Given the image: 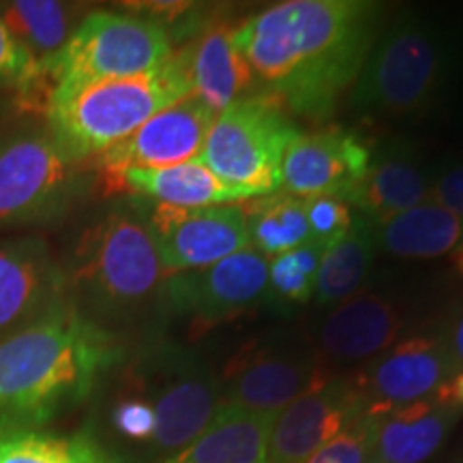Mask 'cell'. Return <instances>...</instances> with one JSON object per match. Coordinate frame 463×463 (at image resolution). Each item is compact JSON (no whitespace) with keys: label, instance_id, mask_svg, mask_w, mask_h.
<instances>
[{"label":"cell","instance_id":"6da1fadb","mask_svg":"<svg viewBox=\"0 0 463 463\" xmlns=\"http://www.w3.org/2000/svg\"><path fill=\"white\" fill-rule=\"evenodd\" d=\"M382 7L364 0H288L232 33L258 95L286 112L322 120L356 82L380 34Z\"/></svg>","mask_w":463,"mask_h":463},{"label":"cell","instance_id":"7a4b0ae2","mask_svg":"<svg viewBox=\"0 0 463 463\" xmlns=\"http://www.w3.org/2000/svg\"><path fill=\"white\" fill-rule=\"evenodd\" d=\"M120 356L114 335L69 300L0 341V431L37 430L84 402Z\"/></svg>","mask_w":463,"mask_h":463},{"label":"cell","instance_id":"3957f363","mask_svg":"<svg viewBox=\"0 0 463 463\" xmlns=\"http://www.w3.org/2000/svg\"><path fill=\"white\" fill-rule=\"evenodd\" d=\"M62 266L69 305L109 333L161 307L172 273L164 266L140 208L116 206L82 230Z\"/></svg>","mask_w":463,"mask_h":463},{"label":"cell","instance_id":"277c9868","mask_svg":"<svg viewBox=\"0 0 463 463\" xmlns=\"http://www.w3.org/2000/svg\"><path fill=\"white\" fill-rule=\"evenodd\" d=\"M191 92L181 52L153 71L58 89L45 106V125L75 161L99 157L161 109Z\"/></svg>","mask_w":463,"mask_h":463},{"label":"cell","instance_id":"5b68a950","mask_svg":"<svg viewBox=\"0 0 463 463\" xmlns=\"http://www.w3.org/2000/svg\"><path fill=\"white\" fill-rule=\"evenodd\" d=\"M453 52L442 31L416 15L397 17L369 50L350 89L363 118H414L436 106L450 80Z\"/></svg>","mask_w":463,"mask_h":463},{"label":"cell","instance_id":"8992f818","mask_svg":"<svg viewBox=\"0 0 463 463\" xmlns=\"http://www.w3.org/2000/svg\"><path fill=\"white\" fill-rule=\"evenodd\" d=\"M125 384L153 405L157 430L150 453L164 459L194 442L223 403L217 375L202 358L176 344L140 350L127 369Z\"/></svg>","mask_w":463,"mask_h":463},{"label":"cell","instance_id":"52a82bcc","mask_svg":"<svg viewBox=\"0 0 463 463\" xmlns=\"http://www.w3.org/2000/svg\"><path fill=\"white\" fill-rule=\"evenodd\" d=\"M82 187L75 161L48 125H20L0 133V230L54 222Z\"/></svg>","mask_w":463,"mask_h":463},{"label":"cell","instance_id":"ba28073f","mask_svg":"<svg viewBox=\"0 0 463 463\" xmlns=\"http://www.w3.org/2000/svg\"><path fill=\"white\" fill-rule=\"evenodd\" d=\"M298 133L279 101L251 95L217 116L198 161L222 183L260 198L281 189L283 155Z\"/></svg>","mask_w":463,"mask_h":463},{"label":"cell","instance_id":"9c48e42d","mask_svg":"<svg viewBox=\"0 0 463 463\" xmlns=\"http://www.w3.org/2000/svg\"><path fill=\"white\" fill-rule=\"evenodd\" d=\"M172 52L170 33L157 20L90 11L61 54L45 65V84L52 95L58 89L133 78L164 65Z\"/></svg>","mask_w":463,"mask_h":463},{"label":"cell","instance_id":"30bf717a","mask_svg":"<svg viewBox=\"0 0 463 463\" xmlns=\"http://www.w3.org/2000/svg\"><path fill=\"white\" fill-rule=\"evenodd\" d=\"M326 375L311 339L279 333L236 352L225 363L219 384L223 403L277 419L283 408Z\"/></svg>","mask_w":463,"mask_h":463},{"label":"cell","instance_id":"8fae6325","mask_svg":"<svg viewBox=\"0 0 463 463\" xmlns=\"http://www.w3.org/2000/svg\"><path fill=\"white\" fill-rule=\"evenodd\" d=\"M266 286L269 258L245 247L206 269L172 273L161 289V309L211 326L260 303Z\"/></svg>","mask_w":463,"mask_h":463},{"label":"cell","instance_id":"7c38bea8","mask_svg":"<svg viewBox=\"0 0 463 463\" xmlns=\"http://www.w3.org/2000/svg\"><path fill=\"white\" fill-rule=\"evenodd\" d=\"M142 215L170 273L206 269L249 247L241 204L181 208L150 202Z\"/></svg>","mask_w":463,"mask_h":463},{"label":"cell","instance_id":"4fadbf2b","mask_svg":"<svg viewBox=\"0 0 463 463\" xmlns=\"http://www.w3.org/2000/svg\"><path fill=\"white\" fill-rule=\"evenodd\" d=\"M457 373L442 331L408 335L352 375L367 414L378 416L431 397Z\"/></svg>","mask_w":463,"mask_h":463},{"label":"cell","instance_id":"5bb4252c","mask_svg":"<svg viewBox=\"0 0 463 463\" xmlns=\"http://www.w3.org/2000/svg\"><path fill=\"white\" fill-rule=\"evenodd\" d=\"M364 414L352 375H326L277 414L269 463H305Z\"/></svg>","mask_w":463,"mask_h":463},{"label":"cell","instance_id":"9a60e30c","mask_svg":"<svg viewBox=\"0 0 463 463\" xmlns=\"http://www.w3.org/2000/svg\"><path fill=\"white\" fill-rule=\"evenodd\" d=\"M67 303L62 266L39 236L0 239V341Z\"/></svg>","mask_w":463,"mask_h":463},{"label":"cell","instance_id":"2e32d148","mask_svg":"<svg viewBox=\"0 0 463 463\" xmlns=\"http://www.w3.org/2000/svg\"><path fill=\"white\" fill-rule=\"evenodd\" d=\"M217 114L195 95L183 97L97 157L103 174L178 165L200 157Z\"/></svg>","mask_w":463,"mask_h":463},{"label":"cell","instance_id":"e0dca14e","mask_svg":"<svg viewBox=\"0 0 463 463\" xmlns=\"http://www.w3.org/2000/svg\"><path fill=\"white\" fill-rule=\"evenodd\" d=\"M405 328L408 311L402 300L382 292H358L324 316L311 344L324 369L326 363H369L402 341Z\"/></svg>","mask_w":463,"mask_h":463},{"label":"cell","instance_id":"ac0fdd59","mask_svg":"<svg viewBox=\"0 0 463 463\" xmlns=\"http://www.w3.org/2000/svg\"><path fill=\"white\" fill-rule=\"evenodd\" d=\"M372 159V148L356 133L331 127L314 133L300 131L283 155L281 191L311 198V195L345 194L361 181Z\"/></svg>","mask_w":463,"mask_h":463},{"label":"cell","instance_id":"d6986e66","mask_svg":"<svg viewBox=\"0 0 463 463\" xmlns=\"http://www.w3.org/2000/svg\"><path fill=\"white\" fill-rule=\"evenodd\" d=\"M430 183L431 172H427L416 150L408 144L389 142L372 150L367 170L344 200L356 208V215L380 225L427 202Z\"/></svg>","mask_w":463,"mask_h":463},{"label":"cell","instance_id":"ffe728a7","mask_svg":"<svg viewBox=\"0 0 463 463\" xmlns=\"http://www.w3.org/2000/svg\"><path fill=\"white\" fill-rule=\"evenodd\" d=\"M234 28L223 22H208L181 50L191 95H195L217 116L232 103L258 95L256 80L245 58L232 42Z\"/></svg>","mask_w":463,"mask_h":463},{"label":"cell","instance_id":"44dd1931","mask_svg":"<svg viewBox=\"0 0 463 463\" xmlns=\"http://www.w3.org/2000/svg\"><path fill=\"white\" fill-rule=\"evenodd\" d=\"M461 414L459 410L444 405L431 395L373 416L372 459L382 463H425L438 453Z\"/></svg>","mask_w":463,"mask_h":463},{"label":"cell","instance_id":"7402d4cb","mask_svg":"<svg viewBox=\"0 0 463 463\" xmlns=\"http://www.w3.org/2000/svg\"><path fill=\"white\" fill-rule=\"evenodd\" d=\"M106 181L118 191H129L148 202L181 208L222 206L249 200L247 194L219 181L215 174L198 159L167 167L106 174Z\"/></svg>","mask_w":463,"mask_h":463},{"label":"cell","instance_id":"603a6c76","mask_svg":"<svg viewBox=\"0 0 463 463\" xmlns=\"http://www.w3.org/2000/svg\"><path fill=\"white\" fill-rule=\"evenodd\" d=\"M273 422V416L222 403L194 442L157 463H269Z\"/></svg>","mask_w":463,"mask_h":463},{"label":"cell","instance_id":"cb8c5ba5","mask_svg":"<svg viewBox=\"0 0 463 463\" xmlns=\"http://www.w3.org/2000/svg\"><path fill=\"white\" fill-rule=\"evenodd\" d=\"M378 251L395 258L430 260L453 253L463 242V222L447 208L422 202L375 225Z\"/></svg>","mask_w":463,"mask_h":463},{"label":"cell","instance_id":"d4e9b609","mask_svg":"<svg viewBox=\"0 0 463 463\" xmlns=\"http://www.w3.org/2000/svg\"><path fill=\"white\" fill-rule=\"evenodd\" d=\"M375 225L363 215H354L350 230L324 251L316 275V303L335 307L358 294L375 262Z\"/></svg>","mask_w":463,"mask_h":463},{"label":"cell","instance_id":"484cf974","mask_svg":"<svg viewBox=\"0 0 463 463\" xmlns=\"http://www.w3.org/2000/svg\"><path fill=\"white\" fill-rule=\"evenodd\" d=\"M0 17L17 42L45 69L69 43L86 14L78 5L56 0H14L0 5Z\"/></svg>","mask_w":463,"mask_h":463},{"label":"cell","instance_id":"4316f807","mask_svg":"<svg viewBox=\"0 0 463 463\" xmlns=\"http://www.w3.org/2000/svg\"><path fill=\"white\" fill-rule=\"evenodd\" d=\"M241 208L245 213L249 247L264 258L281 256L311 241L303 198L275 191L260 198H249L247 206Z\"/></svg>","mask_w":463,"mask_h":463},{"label":"cell","instance_id":"83f0119b","mask_svg":"<svg viewBox=\"0 0 463 463\" xmlns=\"http://www.w3.org/2000/svg\"><path fill=\"white\" fill-rule=\"evenodd\" d=\"M0 463H118L99 439L42 430L0 431Z\"/></svg>","mask_w":463,"mask_h":463},{"label":"cell","instance_id":"f1b7e54d","mask_svg":"<svg viewBox=\"0 0 463 463\" xmlns=\"http://www.w3.org/2000/svg\"><path fill=\"white\" fill-rule=\"evenodd\" d=\"M326 247L309 241L269 260V286L264 298L277 311L298 309L314 300L316 275Z\"/></svg>","mask_w":463,"mask_h":463},{"label":"cell","instance_id":"f546056e","mask_svg":"<svg viewBox=\"0 0 463 463\" xmlns=\"http://www.w3.org/2000/svg\"><path fill=\"white\" fill-rule=\"evenodd\" d=\"M0 90H14L20 99L42 106L43 112L50 99L43 67L11 34L3 17H0Z\"/></svg>","mask_w":463,"mask_h":463},{"label":"cell","instance_id":"4dcf8cb0","mask_svg":"<svg viewBox=\"0 0 463 463\" xmlns=\"http://www.w3.org/2000/svg\"><path fill=\"white\" fill-rule=\"evenodd\" d=\"M108 422L112 427L114 436L129 444H146L153 447L155 430H157V416L153 405L127 386L125 392L116 399L108 412Z\"/></svg>","mask_w":463,"mask_h":463},{"label":"cell","instance_id":"1f68e13d","mask_svg":"<svg viewBox=\"0 0 463 463\" xmlns=\"http://www.w3.org/2000/svg\"><path fill=\"white\" fill-rule=\"evenodd\" d=\"M375 419L364 414L345 427L337 438L316 450L305 463H367L373 457Z\"/></svg>","mask_w":463,"mask_h":463},{"label":"cell","instance_id":"d6a6232c","mask_svg":"<svg viewBox=\"0 0 463 463\" xmlns=\"http://www.w3.org/2000/svg\"><path fill=\"white\" fill-rule=\"evenodd\" d=\"M303 200L311 241L320 242L326 249L337 242L354 222L352 206L339 195H311Z\"/></svg>","mask_w":463,"mask_h":463},{"label":"cell","instance_id":"836d02e7","mask_svg":"<svg viewBox=\"0 0 463 463\" xmlns=\"http://www.w3.org/2000/svg\"><path fill=\"white\" fill-rule=\"evenodd\" d=\"M427 202L447 208L463 222V161L447 164L431 172Z\"/></svg>","mask_w":463,"mask_h":463},{"label":"cell","instance_id":"e575fe53","mask_svg":"<svg viewBox=\"0 0 463 463\" xmlns=\"http://www.w3.org/2000/svg\"><path fill=\"white\" fill-rule=\"evenodd\" d=\"M442 337L447 341L449 354L453 358L457 372H463V307L450 317L447 328H442Z\"/></svg>","mask_w":463,"mask_h":463},{"label":"cell","instance_id":"d590c367","mask_svg":"<svg viewBox=\"0 0 463 463\" xmlns=\"http://www.w3.org/2000/svg\"><path fill=\"white\" fill-rule=\"evenodd\" d=\"M433 397H436L438 402H442L444 405H450V408L463 412V372L450 375V378L433 392Z\"/></svg>","mask_w":463,"mask_h":463},{"label":"cell","instance_id":"8d00e7d4","mask_svg":"<svg viewBox=\"0 0 463 463\" xmlns=\"http://www.w3.org/2000/svg\"><path fill=\"white\" fill-rule=\"evenodd\" d=\"M453 264H455V269L463 275V242L453 251Z\"/></svg>","mask_w":463,"mask_h":463},{"label":"cell","instance_id":"74e56055","mask_svg":"<svg viewBox=\"0 0 463 463\" xmlns=\"http://www.w3.org/2000/svg\"><path fill=\"white\" fill-rule=\"evenodd\" d=\"M367 463H382V461H378V459H369Z\"/></svg>","mask_w":463,"mask_h":463}]
</instances>
